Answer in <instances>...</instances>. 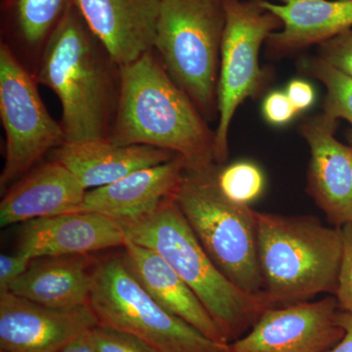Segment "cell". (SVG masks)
Here are the masks:
<instances>
[{
  "label": "cell",
  "mask_w": 352,
  "mask_h": 352,
  "mask_svg": "<svg viewBox=\"0 0 352 352\" xmlns=\"http://www.w3.org/2000/svg\"><path fill=\"white\" fill-rule=\"evenodd\" d=\"M109 139L147 145L180 156L186 171L214 162V131L191 98L170 78L154 50L120 67L119 101Z\"/></svg>",
  "instance_id": "6da1fadb"
},
{
  "label": "cell",
  "mask_w": 352,
  "mask_h": 352,
  "mask_svg": "<svg viewBox=\"0 0 352 352\" xmlns=\"http://www.w3.org/2000/svg\"><path fill=\"white\" fill-rule=\"evenodd\" d=\"M36 80L61 102L65 143L109 138L119 101L120 67L75 3L44 44Z\"/></svg>",
  "instance_id": "7a4b0ae2"
},
{
  "label": "cell",
  "mask_w": 352,
  "mask_h": 352,
  "mask_svg": "<svg viewBox=\"0 0 352 352\" xmlns=\"http://www.w3.org/2000/svg\"><path fill=\"white\" fill-rule=\"evenodd\" d=\"M120 223L126 240L152 250L170 264L207 308L229 344L243 337L272 307L265 296L245 293L217 268L175 197L152 214Z\"/></svg>",
  "instance_id": "3957f363"
},
{
  "label": "cell",
  "mask_w": 352,
  "mask_h": 352,
  "mask_svg": "<svg viewBox=\"0 0 352 352\" xmlns=\"http://www.w3.org/2000/svg\"><path fill=\"white\" fill-rule=\"evenodd\" d=\"M263 294L272 307L305 302L338 288L342 231L314 217L256 210Z\"/></svg>",
  "instance_id": "277c9868"
},
{
  "label": "cell",
  "mask_w": 352,
  "mask_h": 352,
  "mask_svg": "<svg viewBox=\"0 0 352 352\" xmlns=\"http://www.w3.org/2000/svg\"><path fill=\"white\" fill-rule=\"evenodd\" d=\"M224 27L222 0H164L153 50L208 122L219 119Z\"/></svg>",
  "instance_id": "5b68a950"
},
{
  "label": "cell",
  "mask_w": 352,
  "mask_h": 352,
  "mask_svg": "<svg viewBox=\"0 0 352 352\" xmlns=\"http://www.w3.org/2000/svg\"><path fill=\"white\" fill-rule=\"evenodd\" d=\"M214 166L186 171L176 203L217 268L245 293L264 295L256 210L234 203L219 191Z\"/></svg>",
  "instance_id": "8992f818"
},
{
  "label": "cell",
  "mask_w": 352,
  "mask_h": 352,
  "mask_svg": "<svg viewBox=\"0 0 352 352\" xmlns=\"http://www.w3.org/2000/svg\"><path fill=\"white\" fill-rule=\"evenodd\" d=\"M89 307L99 325L131 333L156 352H231L230 344L210 339L160 305L124 256L95 265Z\"/></svg>",
  "instance_id": "52a82bcc"
},
{
  "label": "cell",
  "mask_w": 352,
  "mask_h": 352,
  "mask_svg": "<svg viewBox=\"0 0 352 352\" xmlns=\"http://www.w3.org/2000/svg\"><path fill=\"white\" fill-rule=\"evenodd\" d=\"M226 27L222 38L217 108L219 119L214 131V162L217 166L228 159V134L234 115L247 98L263 91L267 73L259 64L261 45L282 22L259 0H222Z\"/></svg>",
  "instance_id": "ba28073f"
},
{
  "label": "cell",
  "mask_w": 352,
  "mask_h": 352,
  "mask_svg": "<svg viewBox=\"0 0 352 352\" xmlns=\"http://www.w3.org/2000/svg\"><path fill=\"white\" fill-rule=\"evenodd\" d=\"M36 76L6 43L0 44V119L6 132V156L0 175L1 196L36 168L46 154L65 143L61 124L44 106Z\"/></svg>",
  "instance_id": "9c48e42d"
},
{
  "label": "cell",
  "mask_w": 352,
  "mask_h": 352,
  "mask_svg": "<svg viewBox=\"0 0 352 352\" xmlns=\"http://www.w3.org/2000/svg\"><path fill=\"white\" fill-rule=\"evenodd\" d=\"M333 296L270 307L249 333L230 342L231 352H329L344 335Z\"/></svg>",
  "instance_id": "30bf717a"
},
{
  "label": "cell",
  "mask_w": 352,
  "mask_h": 352,
  "mask_svg": "<svg viewBox=\"0 0 352 352\" xmlns=\"http://www.w3.org/2000/svg\"><path fill=\"white\" fill-rule=\"evenodd\" d=\"M98 325L89 305L73 309L43 307L0 292V349L8 352H58Z\"/></svg>",
  "instance_id": "8fae6325"
},
{
  "label": "cell",
  "mask_w": 352,
  "mask_h": 352,
  "mask_svg": "<svg viewBox=\"0 0 352 352\" xmlns=\"http://www.w3.org/2000/svg\"><path fill=\"white\" fill-rule=\"evenodd\" d=\"M339 120L323 113L300 126L310 151L307 192L333 227L352 222V147L336 138Z\"/></svg>",
  "instance_id": "7c38bea8"
},
{
  "label": "cell",
  "mask_w": 352,
  "mask_h": 352,
  "mask_svg": "<svg viewBox=\"0 0 352 352\" xmlns=\"http://www.w3.org/2000/svg\"><path fill=\"white\" fill-rule=\"evenodd\" d=\"M126 234L119 221L94 212L41 217L23 223L17 252L30 259L88 256L124 247Z\"/></svg>",
  "instance_id": "4fadbf2b"
},
{
  "label": "cell",
  "mask_w": 352,
  "mask_h": 352,
  "mask_svg": "<svg viewBox=\"0 0 352 352\" xmlns=\"http://www.w3.org/2000/svg\"><path fill=\"white\" fill-rule=\"evenodd\" d=\"M164 0H74L83 20L120 67L154 50Z\"/></svg>",
  "instance_id": "5bb4252c"
},
{
  "label": "cell",
  "mask_w": 352,
  "mask_h": 352,
  "mask_svg": "<svg viewBox=\"0 0 352 352\" xmlns=\"http://www.w3.org/2000/svg\"><path fill=\"white\" fill-rule=\"evenodd\" d=\"M186 173L182 157L141 168L117 182L87 190L78 212H94L119 222L133 221L152 214L175 196Z\"/></svg>",
  "instance_id": "9a60e30c"
},
{
  "label": "cell",
  "mask_w": 352,
  "mask_h": 352,
  "mask_svg": "<svg viewBox=\"0 0 352 352\" xmlns=\"http://www.w3.org/2000/svg\"><path fill=\"white\" fill-rule=\"evenodd\" d=\"M87 192L66 166L51 160L6 190L0 203V226L78 212Z\"/></svg>",
  "instance_id": "2e32d148"
},
{
  "label": "cell",
  "mask_w": 352,
  "mask_h": 352,
  "mask_svg": "<svg viewBox=\"0 0 352 352\" xmlns=\"http://www.w3.org/2000/svg\"><path fill=\"white\" fill-rule=\"evenodd\" d=\"M259 3L282 22L281 29L266 41L270 57L320 45L352 29V0H292L286 3L259 0Z\"/></svg>",
  "instance_id": "e0dca14e"
},
{
  "label": "cell",
  "mask_w": 352,
  "mask_h": 352,
  "mask_svg": "<svg viewBox=\"0 0 352 352\" xmlns=\"http://www.w3.org/2000/svg\"><path fill=\"white\" fill-rule=\"evenodd\" d=\"M87 190L117 182L141 168L170 161L176 155L147 145H117L109 138L64 143L50 153Z\"/></svg>",
  "instance_id": "ac0fdd59"
},
{
  "label": "cell",
  "mask_w": 352,
  "mask_h": 352,
  "mask_svg": "<svg viewBox=\"0 0 352 352\" xmlns=\"http://www.w3.org/2000/svg\"><path fill=\"white\" fill-rule=\"evenodd\" d=\"M124 249L129 270L160 305L210 339L229 344L196 294L160 254L129 240Z\"/></svg>",
  "instance_id": "d6986e66"
},
{
  "label": "cell",
  "mask_w": 352,
  "mask_h": 352,
  "mask_svg": "<svg viewBox=\"0 0 352 352\" xmlns=\"http://www.w3.org/2000/svg\"><path fill=\"white\" fill-rule=\"evenodd\" d=\"M90 258L89 256H65L32 259L10 292L55 309L89 305L95 267Z\"/></svg>",
  "instance_id": "ffe728a7"
},
{
  "label": "cell",
  "mask_w": 352,
  "mask_h": 352,
  "mask_svg": "<svg viewBox=\"0 0 352 352\" xmlns=\"http://www.w3.org/2000/svg\"><path fill=\"white\" fill-rule=\"evenodd\" d=\"M74 0H7L14 32L25 46L43 50Z\"/></svg>",
  "instance_id": "44dd1931"
},
{
  "label": "cell",
  "mask_w": 352,
  "mask_h": 352,
  "mask_svg": "<svg viewBox=\"0 0 352 352\" xmlns=\"http://www.w3.org/2000/svg\"><path fill=\"white\" fill-rule=\"evenodd\" d=\"M300 64V69L326 88L322 113L332 119L346 120L352 126V76L318 56L303 58Z\"/></svg>",
  "instance_id": "7402d4cb"
},
{
  "label": "cell",
  "mask_w": 352,
  "mask_h": 352,
  "mask_svg": "<svg viewBox=\"0 0 352 352\" xmlns=\"http://www.w3.org/2000/svg\"><path fill=\"white\" fill-rule=\"evenodd\" d=\"M214 180L227 199L245 206L261 195L265 182L263 171L251 162H236L223 168L215 164Z\"/></svg>",
  "instance_id": "603a6c76"
},
{
  "label": "cell",
  "mask_w": 352,
  "mask_h": 352,
  "mask_svg": "<svg viewBox=\"0 0 352 352\" xmlns=\"http://www.w3.org/2000/svg\"><path fill=\"white\" fill-rule=\"evenodd\" d=\"M97 352H156L131 333L97 325L90 330Z\"/></svg>",
  "instance_id": "cb8c5ba5"
},
{
  "label": "cell",
  "mask_w": 352,
  "mask_h": 352,
  "mask_svg": "<svg viewBox=\"0 0 352 352\" xmlns=\"http://www.w3.org/2000/svg\"><path fill=\"white\" fill-rule=\"evenodd\" d=\"M342 252L335 296L340 311L352 314V222L340 227Z\"/></svg>",
  "instance_id": "d4e9b609"
},
{
  "label": "cell",
  "mask_w": 352,
  "mask_h": 352,
  "mask_svg": "<svg viewBox=\"0 0 352 352\" xmlns=\"http://www.w3.org/2000/svg\"><path fill=\"white\" fill-rule=\"evenodd\" d=\"M318 46L317 56L352 76V29Z\"/></svg>",
  "instance_id": "484cf974"
},
{
  "label": "cell",
  "mask_w": 352,
  "mask_h": 352,
  "mask_svg": "<svg viewBox=\"0 0 352 352\" xmlns=\"http://www.w3.org/2000/svg\"><path fill=\"white\" fill-rule=\"evenodd\" d=\"M263 112L266 120L276 126L287 124L298 113L286 92L282 91L271 92L264 99Z\"/></svg>",
  "instance_id": "4316f807"
},
{
  "label": "cell",
  "mask_w": 352,
  "mask_h": 352,
  "mask_svg": "<svg viewBox=\"0 0 352 352\" xmlns=\"http://www.w3.org/2000/svg\"><path fill=\"white\" fill-rule=\"evenodd\" d=\"M32 259L20 252L0 256V292L10 291L11 286L29 268Z\"/></svg>",
  "instance_id": "83f0119b"
},
{
  "label": "cell",
  "mask_w": 352,
  "mask_h": 352,
  "mask_svg": "<svg viewBox=\"0 0 352 352\" xmlns=\"http://www.w3.org/2000/svg\"><path fill=\"white\" fill-rule=\"evenodd\" d=\"M286 94L298 112L307 110L314 103V87L305 80H292L287 87Z\"/></svg>",
  "instance_id": "f1b7e54d"
},
{
  "label": "cell",
  "mask_w": 352,
  "mask_h": 352,
  "mask_svg": "<svg viewBox=\"0 0 352 352\" xmlns=\"http://www.w3.org/2000/svg\"><path fill=\"white\" fill-rule=\"evenodd\" d=\"M338 320L344 330V335L329 352H352V314L340 310Z\"/></svg>",
  "instance_id": "f546056e"
},
{
  "label": "cell",
  "mask_w": 352,
  "mask_h": 352,
  "mask_svg": "<svg viewBox=\"0 0 352 352\" xmlns=\"http://www.w3.org/2000/svg\"><path fill=\"white\" fill-rule=\"evenodd\" d=\"M58 352H97L90 337V331L72 340L61 351Z\"/></svg>",
  "instance_id": "4dcf8cb0"
},
{
  "label": "cell",
  "mask_w": 352,
  "mask_h": 352,
  "mask_svg": "<svg viewBox=\"0 0 352 352\" xmlns=\"http://www.w3.org/2000/svg\"><path fill=\"white\" fill-rule=\"evenodd\" d=\"M346 138L347 140H349V144L351 145L352 147V126L351 129H349V131H347Z\"/></svg>",
  "instance_id": "1f68e13d"
},
{
  "label": "cell",
  "mask_w": 352,
  "mask_h": 352,
  "mask_svg": "<svg viewBox=\"0 0 352 352\" xmlns=\"http://www.w3.org/2000/svg\"><path fill=\"white\" fill-rule=\"evenodd\" d=\"M280 1V3H286V2L292 1V0H278Z\"/></svg>",
  "instance_id": "d6a6232c"
},
{
  "label": "cell",
  "mask_w": 352,
  "mask_h": 352,
  "mask_svg": "<svg viewBox=\"0 0 352 352\" xmlns=\"http://www.w3.org/2000/svg\"><path fill=\"white\" fill-rule=\"evenodd\" d=\"M0 352H8V351H3V349H0Z\"/></svg>",
  "instance_id": "836d02e7"
}]
</instances>
